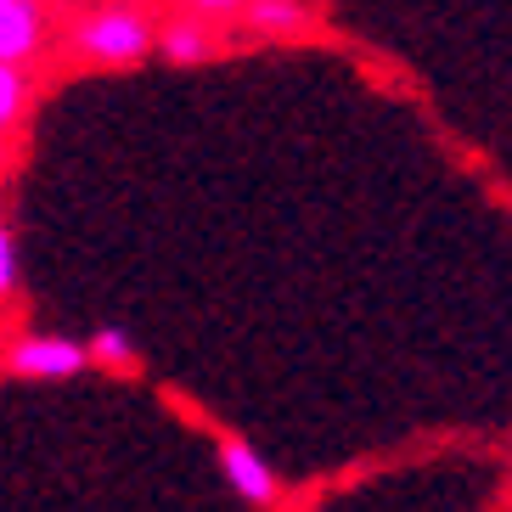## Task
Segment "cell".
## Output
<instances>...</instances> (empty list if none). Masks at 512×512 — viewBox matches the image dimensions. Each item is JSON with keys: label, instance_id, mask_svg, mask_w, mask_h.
I'll use <instances>...</instances> for the list:
<instances>
[{"label": "cell", "instance_id": "2", "mask_svg": "<svg viewBox=\"0 0 512 512\" xmlns=\"http://www.w3.org/2000/svg\"><path fill=\"white\" fill-rule=\"evenodd\" d=\"M0 366L17 377H79L91 361V344H79V338H57V332H23L6 344Z\"/></svg>", "mask_w": 512, "mask_h": 512}, {"label": "cell", "instance_id": "7", "mask_svg": "<svg viewBox=\"0 0 512 512\" xmlns=\"http://www.w3.org/2000/svg\"><path fill=\"white\" fill-rule=\"evenodd\" d=\"M29 96H34V85H29V74H23V62L0 57V136L17 130V119L29 113Z\"/></svg>", "mask_w": 512, "mask_h": 512}, {"label": "cell", "instance_id": "1", "mask_svg": "<svg viewBox=\"0 0 512 512\" xmlns=\"http://www.w3.org/2000/svg\"><path fill=\"white\" fill-rule=\"evenodd\" d=\"M68 46H74V57L96 62V68H124V62H141L158 51V23L136 6H96L74 23Z\"/></svg>", "mask_w": 512, "mask_h": 512}, {"label": "cell", "instance_id": "4", "mask_svg": "<svg viewBox=\"0 0 512 512\" xmlns=\"http://www.w3.org/2000/svg\"><path fill=\"white\" fill-rule=\"evenodd\" d=\"M46 46V6L40 0H0V57L29 62Z\"/></svg>", "mask_w": 512, "mask_h": 512}, {"label": "cell", "instance_id": "9", "mask_svg": "<svg viewBox=\"0 0 512 512\" xmlns=\"http://www.w3.org/2000/svg\"><path fill=\"white\" fill-rule=\"evenodd\" d=\"M17 242H12V231H6V220H0V304H12L17 299Z\"/></svg>", "mask_w": 512, "mask_h": 512}, {"label": "cell", "instance_id": "8", "mask_svg": "<svg viewBox=\"0 0 512 512\" xmlns=\"http://www.w3.org/2000/svg\"><path fill=\"white\" fill-rule=\"evenodd\" d=\"M85 344H91L96 366H136V338H130L124 327H96Z\"/></svg>", "mask_w": 512, "mask_h": 512}, {"label": "cell", "instance_id": "5", "mask_svg": "<svg viewBox=\"0 0 512 512\" xmlns=\"http://www.w3.org/2000/svg\"><path fill=\"white\" fill-rule=\"evenodd\" d=\"M158 51H164L169 62H203V57L220 51V29H214V17L181 12L158 29Z\"/></svg>", "mask_w": 512, "mask_h": 512}, {"label": "cell", "instance_id": "6", "mask_svg": "<svg viewBox=\"0 0 512 512\" xmlns=\"http://www.w3.org/2000/svg\"><path fill=\"white\" fill-rule=\"evenodd\" d=\"M242 17H248L259 34H304L310 23H316L310 0H248Z\"/></svg>", "mask_w": 512, "mask_h": 512}, {"label": "cell", "instance_id": "10", "mask_svg": "<svg viewBox=\"0 0 512 512\" xmlns=\"http://www.w3.org/2000/svg\"><path fill=\"white\" fill-rule=\"evenodd\" d=\"M181 12H197V17H242L248 0H181Z\"/></svg>", "mask_w": 512, "mask_h": 512}, {"label": "cell", "instance_id": "3", "mask_svg": "<svg viewBox=\"0 0 512 512\" xmlns=\"http://www.w3.org/2000/svg\"><path fill=\"white\" fill-rule=\"evenodd\" d=\"M220 473L248 507H276V473L248 439H220Z\"/></svg>", "mask_w": 512, "mask_h": 512}, {"label": "cell", "instance_id": "11", "mask_svg": "<svg viewBox=\"0 0 512 512\" xmlns=\"http://www.w3.org/2000/svg\"><path fill=\"white\" fill-rule=\"evenodd\" d=\"M0 169H6V141H0Z\"/></svg>", "mask_w": 512, "mask_h": 512}]
</instances>
